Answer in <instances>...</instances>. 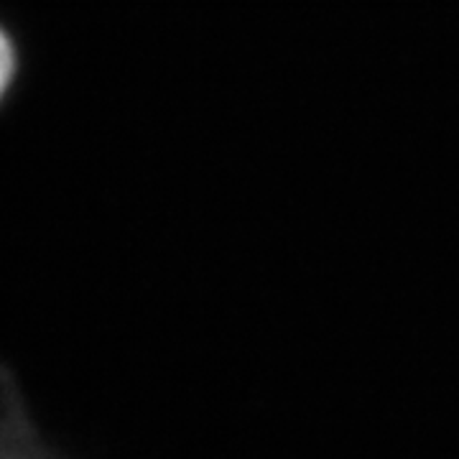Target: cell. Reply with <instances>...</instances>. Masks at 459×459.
<instances>
[{"instance_id": "6da1fadb", "label": "cell", "mask_w": 459, "mask_h": 459, "mask_svg": "<svg viewBox=\"0 0 459 459\" xmlns=\"http://www.w3.org/2000/svg\"><path fill=\"white\" fill-rule=\"evenodd\" d=\"M0 459H62L23 401L21 385L8 365L0 362Z\"/></svg>"}, {"instance_id": "7a4b0ae2", "label": "cell", "mask_w": 459, "mask_h": 459, "mask_svg": "<svg viewBox=\"0 0 459 459\" xmlns=\"http://www.w3.org/2000/svg\"><path fill=\"white\" fill-rule=\"evenodd\" d=\"M13 62H16L13 59V47H11L8 36L0 31V98L8 90L11 77H13Z\"/></svg>"}]
</instances>
